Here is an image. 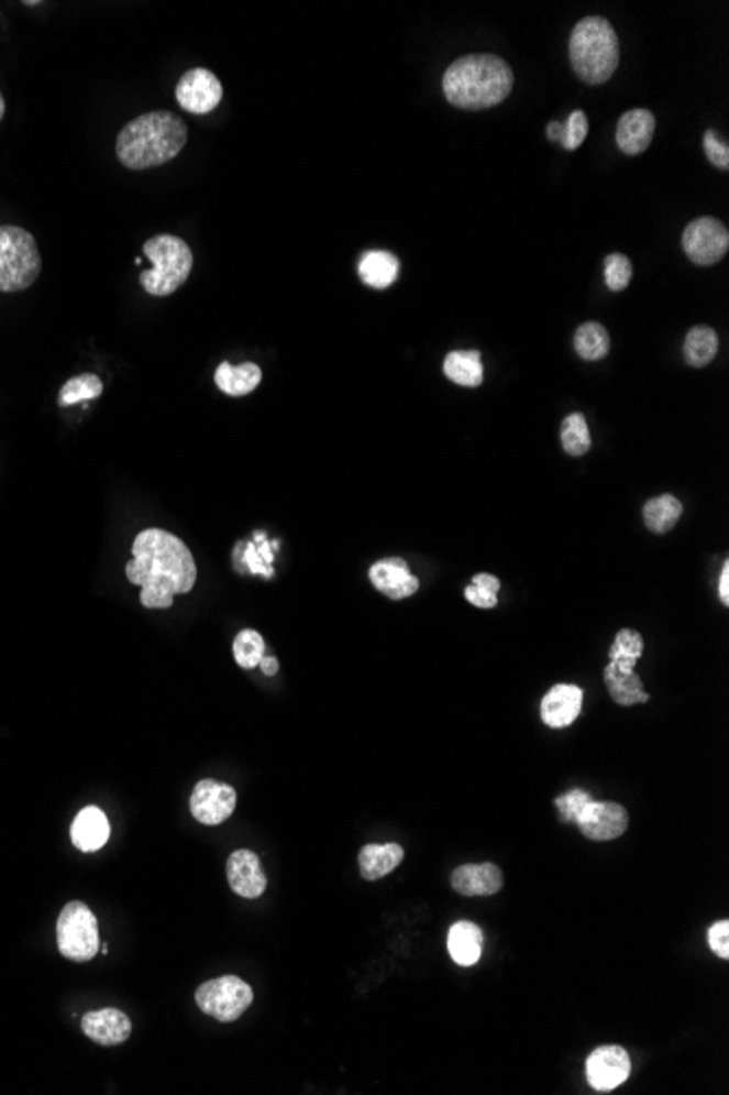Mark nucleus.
Masks as SVG:
<instances>
[{
  "mask_svg": "<svg viewBox=\"0 0 729 1095\" xmlns=\"http://www.w3.org/2000/svg\"><path fill=\"white\" fill-rule=\"evenodd\" d=\"M134 560L128 562L125 576L141 587L145 609H170L175 595L190 593L197 582V565L190 549L170 532L145 529L134 540Z\"/></svg>",
  "mask_w": 729,
  "mask_h": 1095,
  "instance_id": "f257e3e1",
  "label": "nucleus"
},
{
  "mask_svg": "<svg viewBox=\"0 0 729 1095\" xmlns=\"http://www.w3.org/2000/svg\"><path fill=\"white\" fill-rule=\"evenodd\" d=\"M186 141V123L173 112L155 110L136 117L119 132L117 156L132 171H146L175 160Z\"/></svg>",
  "mask_w": 729,
  "mask_h": 1095,
  "instance_id": "f03ea898",
  "label": "nucleus"
},
{
  "mask_svg": "<svg viewBox=\"0 0 729 1095\" xmlns=\"http://www.w3.org/2000/svg\"><path fill=\"white\" fill-rule=\"evenodd\" d=\"M513 88V73L498 55H465L443 75L445 99L463 110H485L502 103Z\"/></svg>",
  "mask_w": 729,
  "mask_h": 1095,
  "instance_id": "7ed1b4c3",
  "label": "nucleus"
},
{
  "mask_svg": "<svg viewBox=\"0 0 729 1095\" xmlns=\"http://www.w3.org/2000/svg\"><path fill=\"white\" fill-rule=\"evenodd\" d=\"M620 46L614 26L598 15L584 18L571 35V62L585 84H605L618 68Z\"/></svg>",
  "mask_w": 729,
  "mask_h": 1095,
  "instance_id": "20e7f679",
  "label": "nucleus"
},
{
  "mask_svg": "<svg viewBox=\"0 0 729 1095\" xmlns=\"http://www.w3.org/2000/svg\"><path fill=\"white\" fill-rule=\"evenodd\" d=\"M146 259L153 263L141 274V285L148 296L166 298L175 294L192 272V250L175 234H155L143 245Z\"/></svg>",
  "mask_w": 729,
  "mask_h": 1095,
  "instance_id": "39448f33",
  "label": "nucleus"
},
{
  "mask_svg": "<svg viewBox=\"0 0 729 1095\" xmlns=\"http://www.w3.org/2000/svg\"><path fill=\"white\" fill-rule=\"evenodd\" d=\"M42 272V256L31 232L0 226V294L29 289Z\"/></svg>",
  "mask_w": 729,
  "mask_h": 1095,
  "instance_id": "423d86ee",
  "label": "nucleus"
},
{
  "mask_svg": "<svg viewBox=\"0 0 729 1095\" xmlns=\"http://www.w3.org/2000/svg\"><path fill=\"white\" fill-rule=\"evenodd\" d=\"M57 946L75 962H88L99 953V921L86 904H66L57 921Z\"/></svg>",
  "mask_w": 729,
  "mask_h": 1095,
  "instance_id": "0eeeda50",
  "label": "nucleus"
},
{
  "mask_svg": "<svg viewBox=\"0 0 729 1095\" xmlns=\"http://www.w3.org/2000/svg\"><path fill=\"white\" fill-rule=\"evenodd\" d=\"M195 1001L201 1008V1012L219 1019L221 1023H232L239 1017H243L245 1010L252 1006L254 990L241 977L223 975L203 982L195 993Z\"/></svg>",
  "mask_w": 729,
  "mask_h": 1095,
  "instance_id": "6e6552de",
  "label": "nucleus"
},
{
  "mask_svg": "<svg viewBox=\"0 0 729 1095\" xmlns=\"http://www.w3.org/2000/svg\"><path fill=\"white\" fill-rule=\"evenodd\" d=\"M684 250L695 265L708 267L719 263L729 248L728 228L715 217H699L684 230Z\"/></svg>",
  "mask_w": 729,
  "mask_h": 1095,
  "instance_id": "1a4fd4ad",
  "label": "nucleus"
},
{
  "mask_svg": "<svg viewBox=\"0 0 729 1095\" xmlns=\"http://www.w3.org/2000/svg\"><path fill=\"white\" fill-rule=\"evenodd\" d=\"M631 1074L629 1052L620 1045H600L585 1061V1076L594 1092L618 1089Z\"/></svg>",
  "mask_w": 729,
  "mask_h": 1095,
  "instance_id": "9d476101",
  "label": "nucleus"
},
{
  "mask_svg": "<svg viewBox=\"0 0 729 1095\" xmlns=\"http://www.w3.org/2000/svg\"><path fill=\"white\" fill-rule=\"evenodd\" d=\"M175 99L190 114H208L221 103L223 86L212 70L192 68L177 81Z\"/></svg>",
  "mask_w": 729,
  "mask_h": 1095,
  "instance_id": "9b49d317",
  "label": "nucleus"
},
{
  "mask_svg": "<svg viewBox=\"0 0 729 1095\" xmlns=\"http://www.w3.org/2000/svg\"><path fill=\"white\" fill-rule=\"evenodd\" d=\"M236 809V791L228 782L203 779L197 782L190 793L192 818L201 824L217 826L225 822Z\"/></svg>",
  "mask_w": 729,
  "mask_h": 1095,
  "instance_id": "f8f14e48",
  "label": "nucleus"
},
{
  "mask_svg": "<svg viewBox=\"0 0 729 1095\" xmlns=\"http://www.w3.org/2000/svg\"><path fill=\"white\" fill-rule=\"evenodd\" d=\"M587 840L609 842L629 829V813L618 802L589 800L575 822Z\"/></svg>",
  "mask_w": 729,
  "mask_h": 1095,
  "instance_id": "ddd939ff",
  "label": "nucleus"
},
{
  "mask_svg": "<svg viewBox=\"0 0 729 1095\" xmlns=\"http://www.w3.org/2000/svg\"><path fill=\"white\" fill-rule=\"evenodd\" d=\"M225 875L230 888L243 899H258L267 890V875L254 851H234L225 864Z\"/></svg>",
  "mask_w": 729,
  "mask_h": 1095,
  "instance_id": "4468645a",
  "label": "nucleus"
},
{
  "mask_svg": "<svg viewBox=\"0 0 729 1095\" xmlns=\"http://www.w3.org/2000/svg\"><path fill=\"white\" fill-rule=\"evenodd\" d=\"M369 580L378 593L389 600H407L418 593L420 580L409 571L402 558H385L369 567Z\"/></svg>",
  "mask_w": 729,
  "mask_h": 1095,
  "instance_id": "2eb2a0df",
  "label": "nucleus"
},
{
  "mask_svg": "<svg viewBox=\"0 0 729 1095\" xmlns=\"http://www.w3.org/2000/svg\"><path fill=\"white\" fill-rule=\"evenodd\" d=\"M584 707V691L577 685H555L540 704L542 722L549 729H568Z\"/></svg>",
  "mask_w": 729,
  "mask_h": 1095,
  "instance_id": "dca6fc26",
  "label": "nucleus"
},
{
  "mask_svg": "<svg viewBox=\"0 0 729 1095\" xmlns=\"http://www.w3.org/2000/svg\"><path fill=\"white\" fill-rule=\"evenodd\" d=\"M452 888L463 897H491L500 893L505 877L502 870L491 864H463L452 873Z\"/></svg>",
  "mask_w": 729,
  "mask_h": 1095,
  "instance_id": "f3484780",
  "label": "nucleus"
},
{
  "mask_svg": "<svg viewBox=\"0 0 729 1095\" xmlns=\"http://www.w3.org/2000/svg\"><path fill=\"white\" fill-rule=\"evenodd\" d=\"M81 1028H84L88 1039H92L95 1043L106 1045V1048L121 1045L132 1034L130 1017L117 1008H101V1010L88 1012L81 1021Z\"/></svg>",
  "mask_w": 729,
  "mask_h": 1095,
  "instance_id": "a211bd4d",
  "label": "nucleus"
},
{
  "mask_svg": "<svg viewBox=\"0 0 729 1095\" xmlns=\"http://www.w3.org/2000/svg\"><path fill=\"white\" fill-rule=\"evenodd\" d=\"M655 134V117L649 110H629L616 128V143L627 156H638L649 150Z\"/></svg>",
  "mask_w": 729,
  "mask_h": 1095,
  "instance_id": "6ab92c4d",
  "label": "nucleus"
},
{
  "mask_svg": "<svg viewBox=\"0 0 729 1095\" xmlns=\"http://www.w3.org/2000/svg\"><path fill=\"white\" fill-rule=\"evenodd\" d=\"M73 844L84 853H95L103 848L110 840V820L99 807H86L77 813L70 829Z\"/></svg>",
  "mask_w": 729,
  "mask_h": 1095,
  "instance_id": "aec40b11",
  "label": "nucleus"
},
{
  "mask_svg": "<svg viewBox=\"0 0 729 1095\" xmlns=\"http://www.w3.org/2000/svg\"><path fill=\"white\" fill-rule=\"evenodd\" d=\"M405 859V848L396 842L391 844H365L358 853V868L363 879L378 882L394 873Z\"/></svg>",
  "mask_w": 729,
  "mask_h": 1095,
  "instance_id": "412c9836",
  "label": "nucleus"
},
{
  "mask_svg": "<svg viewBox=\"0 0 729 1095\" xmlns=\"http://www.w3.org/2000/svg\"><path fill=\"white\" fill-rule=\"evenodd\" d=\"M448 953L459 966H474L483 953V930L472 921H456L448 932Z\"/></svg>",
  "mask_w": 729,
  "mask_h": 1095,
  "instance_id": "4be33fe9",
  "label": "nucleus"
},
{
  "mask_svg": "<svg viewBox=\"0 0 729 1095\" xmlns=\"http://www.w3.org/2000/svg\"><path fill=\"white\" fill-rule=\"evenodd\" d=\"M261 381H263V370L252 361L236 368L223 361L214 372L217 387L228 396H247L261 385Z\"/></svg>",
  "mask_w": 729,
  "mask_h": 1095,
  "instance_id": "5701e85b",
  "label": "nucleus"
},
{
  "mask_svg": "<svg viewBox=\"0 0 729 1095\" xmlns=\"http://www.w3.org/2000/svg\"><path fill=\"white\" fill-rule=\"evenodd\" d=\"M400 261L391 252L372 250L365 252L358 263L361 281L372 289H387L398 281Z\"/></svg>",
  "mask_w": 729,
  "mask_h": 1095,
  "instance_id": "b1692460",
  "label": "nucleus"
},
{
  "mask_svg": "<svg viewBox=\"0 0 729 1095\" xmlns=\"http://www.w3.org/2000/svg\"><path fill=\"white\" fill-rule=\"evenodd\" d=\"M605 685L611 696V700L620 707H633V704H647L651 696L644 691L642 678L633 671H620L611 665L605 667Z\"/></svg>",
  "mask_w": 729,
  "mask_h": 1095,
  "instance_id": "393cba45",
  "label": "nucleus"
},
{
  "mask_svg": "<svg viewBox=\"0 0 729 1095\" xmlns=\"http://www.w3.org/2000/svg\"><path fill=\"white\" fill-rule=\"evenodd\" d=\"M483 359L481 352L472 350H456L450 352L443 361V374L463 387H478L483 383Z\"/></svg>",
  "mask_w": 729,
  "mask_h": 1095,
  "instance_id": "a878e982",
  "label": "nucleus"
},
{
  "mask_svg": "<svg viewBox=\"0 0 729 1095\" xmlns=\"http://www.w3.org/2000/svg\"><path fill=\"white\" fill-rule=\"evenodd\" d=\"M682 512H684V505L677 496L662 494V496H655V499L644 503L642 518H644V525L653 534H666L677 525V521L682 518Z\"/></svg>",
  "mask_w": 729,
  "mask_h": 1095,
  "instance_id": "bb28decb",
  "label": "nucleus"
},
{
  "mask_svg": "<svg viewBox=\"0 0 729 1095\" xmlns=\"http://www.w3.org/2000/svg\"><path fill=\"white\" fill-rule=\"evenodd\" d=\"M719 350V337L710 326H695L684 341V359L693 368L708 365Z\"/></svg>",
  "mask_w": 729,
  "mask_h": 1095,
  "instance_id": "cd10ccee",
  "label": "nucleus"
},
{
  "mask_svg": "<svg viewBox=\"0 0 729 1095\" xmlns=\"http://www.w3.org/2000/svg\"><path fill=\"white\" fill-rule=\"evenodd\" d=\"M644 654V638L636 629H620L609 647V665L620 671H633L636 663Z\"/></svg>",
  "mask_w": 729,
  "mask_h": 1095,
  "instance_id": "c85d7f7f",
  "label": "nucleus"
},
{
  "mask_svg": "<svg viewBox=\"0 0 729 1095\" xmlns=\"http://www.w3.org/2000/svg\"><path fill=\"white\" fill-rule=\"evenodd\" d=\"M575 350L585 361H600L609 352V332L598 321H585L575 332Z\"/></svg>",
  "mask_w": 729,
  "mask_h": 1095,
  "instance_id": "c756f323",
  "label": "nucleus"
},
{
  "mask_svg": "<svg viewBox=\"0 0 729 1095\" xmlns=\"http://www.w3.org/2000/svg\"><path fill=\"white\" fill-rule=\"evenodd\" d=\"M103 394V381L97 376V374H79L70 381L64 383V387L59 390V405L62 407H70V405H77V403H86V401H95Z\"/></svg>",
  "mask_w": 729,
  "mask_h": 1095,
  "instance_id": "7c9ffc66",
  "label": "nucleus"
},
{
  "mask_svg": "<svg viewBox=\"0 0 729 1095\" xmlns=\"http://www.w3.org/2000/svg\"><path fill=\"white\" fill-rule=\"evenodd\" d=\"M562 447L573 458H582L589 451L592 436H589V427L585 423L584 414H571L562 423Z\"/></svg>",
  "mask_w": 729,
  "mask_h": 1095,
  "instance_id": "2f4dec72",
  "label": "nucleus"
},
{
  "mask_svg": "<svg viewBox=\"0 0 729 1095\" xmlns=\"http://www.w3.org/2000/svg\"><path fill=\"white\" fill-rule=\"evenodd\" d=\"M265 656V638L256 629H243L234 638V658L243 669H256Z\"/></svg>",
  "mask_w": 729,
  "mask_h": 1095,
  "instance_id": "473e14b6",
  "label": "nucleus"
},
{
  "mask_svg": "<svg viewBox=\"0 0 729 1095\" xmlns=\"http://www.w3.org/2000/svg\"><path fill=\"white\" fill-rule=\"evenodd\" d=\"M500 580L491 573H478L465 589V600L476 609H496L498 606Z\"/></svg>",
  "mask_w": 729,
  "mask_h": 1095,
  "instance_id": "72a5a7b5",
  "label": "nucleus"
},
{
  "mask_svg": "<svg viewBox=\"0 0 729 1095\" xmlns=\"http://www.w3.org/2000/svg\"><path fill=\"white\" fill-rule=\"evenodd\" d=\"M633 276L631 261L625 254H609L605 259V283L611 292H622Z\"/></svg>",
  "mask_w": 729,
  "mask_h": 1095,
  "instance_id": "f704fd0d",
  "label": "nucleus"
},
{
  "mask_svg": "<svg viewBox=\"0 0 729 1095\" xmlns=\"http://www.w3.org/2000/svg\"><path fill=\"white\" fill-rule=\"evenodd\" d=\"M589 800H592V796L587 791H584V789H573V791H566L562 796H557L555 798V807H557V813H560V818L564 822L575 824L577 818H579V813H582V809H584Z\"/></svg>",
  "mask_w": 729,
  "mask_h": 1095,
  "instance_id": "c9c22d12",
  "label": "nucleus"
},
{
  "mask_svg": "<svg viewBox=\"0 0 729 1095\" xmlns=\"http://www.w3.org/2000/svg\"><path fill=\"white\" fill-rule=\"evenodd\" d=\"M585 136H587V117H585V112H582V110H575V112L571 114L568 123L564 125V139H562V145H564L566 150L575 152V150H579V147H582Z\"/></svg>",
  "mask_w": 729,
  "mask_h": 1095,
  "instance_id": "e433bc0d",
  "label": "nucleus"
},
{
  "mask_svg": "<svg viewBox=\"0 0 729 1095\" xmlns=\"http://www.w3.org/2000/svg\"><path fill=\"white\" fill-rule=\"evenodd\" d=\"M704 147H706V156L708 160L719 166V168H729V147L728 143H724L717 132H706L704 136Z\"/></svg>",
  "mask_w": 729,
  "mask_h": 1095,
  "instance_id": "4c0bfd02",
  "label": "nucleus"
},
{
  "mask_svg": "<svg viewBox=\"0 0 729 1095\" xmlns=\"http://www.w3.org/2000/svg\"><path fill=\"white\" fill-rule=\"evenodd\" d=\"M708 944H710V949H713V951H715V953H717L719 957L728 960L729 921H726V919H724V921H717V923H715V926H713V928L708 930Z\"/></svg>",
  "mask_w": 729,
  "mask_h": 1095,
  "instance_id": "58836bf2",
  "label": "nucleus"
},
{
  "mask_svg": "<svg viewBox=\"0 0 729 1095\" xmlns=\"http://www.w3.org/2000/svg\"><path fill=\"white\" fill-rule=\"evenodd\" d=\"M719 595H721V602L724 604H729V565L726 562L724 569H721V580H719Z\"/></svg>",
  "mask_w": 729,
  "mask_h": 1095,
  "instance_id": "ea45409f",
  "label": "nucleus"
},
{
  "mask_svg": "<svg viewBox=\"0 0 729 1095\" xmlns=\"http://www.w3.org/2000/svg\"><path fill=\"white\" fill-rule=\"evenodd\" d=\"M258 667H261L267 676H274V674L280 669L278 658H274V656H263V660H261V665H258Z\"/></svg>",
  "mask_w": 729,
  "mask_h": 1095,
  "instance_id": "a19ab883",
  "label": "nucleus"
},
{
  "mask_svg": "<svg viewBox=\"0 0 729 1095\" xmlns=\"http://www.w3.org/2000/svg\"><path fill=\"white\" fill-rule=\"evenodd\" d=\"M549 139H551V141H562V139H564V125H560V123H551V125H549Z\"/></svg>",
  "mask_w": 729,
  "mask_h": 1095,
  "instance_id": "79ce46f5",
  "label": "nucleus"
},
{
  "mask_svg": "<svg viewBox=\"0 0 729 1095\" xmlns=\"http://www.w3.org/2000/svg\"><path fill=\"white\" fill-rule=\"evenodd\" d=\"M2 117H4V97L0 95V121H2Z\"/></svg>",
  "mask_w": 729,
  "mask_h": 1095,
  "instance_id": "37998d69",
  "label": "nucleus"
}]
</instances>
